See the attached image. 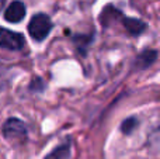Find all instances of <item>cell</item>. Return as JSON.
<instances>
[{"label": "cell", "mask_w": 160, "mask_h": 159, "mask_svg": "<svg viewBox=\"0 0 160 159\" xmlns=\"http://www.w3.org/2000/svg\"><path fill=\"white\" fill-rule=\"evenodd\" d=\"M70 156V145L65 144V145H59L55 148L51 154H48L45 159H69Z\"/></svg>", "instance_id": "7"}, {"label": "cell", "mask_w": 160, "mask_h": 159, "mask_svg": "<svg viewBox=\"0 0 160 159\" xmlns=\"http://www.w3.org/2000/svg\"><path fill=\"white\" fill-rule=\"evenodd\" d=\"M52 30V21L51 18L44 13L35 14L31 18L30 24H28V33L35 41H42L48 37V34Z\"/></svg>", "instance_id": "1"}, {"label": "cell", "mask_w": 160, "mask_h": 159, "mask_svg": "<svg viewBox=\"0 0 160 159\" xmlns=\"http://www.w3.org/2000/svg\"><path fill=\"white\" fill-rule=\"evenodd\" d=\"M122 23H124L125 28L128 30V33H131L132 35H138L142 31H145L146 25L143 21L136 18H129V17H122Z\"/></svg>", "instance_id": "5"}, {"label": "cell", "mask_w": 160, "mask_h": 159, "mask_svg": "<svg viewBox=\"0 0 160 159\" xmlns=\"http://www.w3.org/2000/svg\"><path fill=\"white\" fill-rule=\"evenodd\" d=\"M135 127H136V120H135V118H128V120H125L124 123H122L121 130H122V132H124V134H129V132L132 131Z\"/></svg>", "instance_id": "8"}, {"label": "cell", "mask_w": 160, "mask_h": 159, "mask_svg": "<svg viewBox=\"0 0 160 159\" xmlns=\"http://www.w3.org/2000/svg\"><path fill=\"white\" fill-rule=\"evenodd\" d=\"M156 56H158L156 51H145V52H142L141 55L136 58V65H138V68H141V69H145V68L150 66V65L156 61Z\"/></svg>", "instance_id": "6"}, {"label": "cell", "mask_w": 160, "mask_h": 159, "mask_svg": "<svg viewBox=\"0 0 160 159\" xmlns=\"http://www.w3.org/2000/svg\"><path fill=\"white\" fill-rule=\"evenodd\" d=\"M25 16V6L22 2H13L4 13V18L10 23H20Z\"/></svg>", "instance_id": "4"}, {"label": "cell", "mask_w": 160, "mask_h": 159, "mask_svg": "<svg viewBox=\"0 0 160 159\" xmlns=\"http://www.w3.org/2000/svg\"><path fill=\"white\" fill-rule=\"evenodd\" d=\"M4 2H6V0H0V10H2L3 6H4Z\"/></svg>", "instance_id": "9"}, {"label": "cell", "mask_w": 160, "mask_h": 159, "mask_svg": "<svg viewBox=\"0 0 160 159\" xmlns=\"http://www.w3.org/2000/svg\"><path fill=\"white\" fill-rule=\"evenodd\" d=\"M3 135L6 137V140L11 141V142L22 141L27 135L25 124L18 118H8L3 126Z\"/></svg>", "instance_id": "2"}, {"label": "cell", "mask_w": 160, "mask_h": 159, "mask_svg": "<svg viewBox=\"0 0 160 159\" xmlns=\"http://www.w3.org/2000/svg\"><path fill=\"white\" fill-rule=\"evenodd\" d=\"M25 44L24 37L7 28H0V47L10 51H20Z\"/></svg>", "instance_id": "3"}]
</instances>
